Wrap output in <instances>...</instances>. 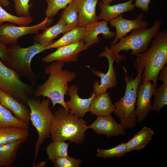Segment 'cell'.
<instances>
[{"label": "cell", "mask_w": 167, "mask_h": 167, "mask_svg": "<svg viewBox=\"0 0 167 167\" xmlns=\"http://www.w3.org/2000/svg\"><path fill=\"white\" fill-rule=\"evenodd\" d=\"M113 0H102V2L105 4L110 5Z\"/></svg>", "instance_id": "cell-39"}, {"label": "cell", "mask_w": 167, "mask_h": 167, "mask_svg": "<svg viewBox=\"0 0 167 167\" xmlns=\"http://www.w3.org/2000/svg\"><path fill=\"white\" fill-rule=\"evenodd\" d=\"M69 143L65 141H52L46 148L48 159L54 163L58 158L67 156Z\"/></svg>", "instance_id": "cell-26"}, {"label": "cell", "mask_w": 167, "mask_h": 167, "mask_svg": "<svg viewBox=\"0 0 167 167\" xmlns=\"http://www.w3.org/2000/svg\"><path fill=\"white\" fill-rule=\"evenodd\" d=\"M59 19L63 20L65 24L72 29L78 26V12L74 1L70 3L64 9Z\"/></svg>", "instance_id": "cell-28"}, {"label": "cell", "mask_w": 167, "mask_h": 167, "mask_svg": "<svg viewBox=\"0 0 167 167\" xmlns=\"http://www.w3.org/2000/svg\"><path fill=\"white\" fill-rule=\"evenodd\" d=\"M86 121L59 107L55 111L50 129L52 141L69 140L76 145L84 141L87 128Z\"/></svg>", "instance_id": "cell-3"}, {"label": "cell", "mask_w": 167, "mask_h": 167, "mask_svg": "<svg viewBox=\"0 0 167 167\" xmlns=\"http://www.w3.org/2000/svg\"><path fill=\"white\" fill-rule=\"evenodd\" d=\"M153 95L152 110L159 114L161 109L167 104V85L163 83L158 88H155Z\"/></svg>", "instance_id": "cell-29"}, {"label": "cell", "mask_w": 167, "mask_h": 167, "mask_svg": "<svg viewBox=\"0 0 167 167\" xmlns=\"http://www.w3.org/2000/svg\"><path fill=\"white\" fill-rule=\"evenodd\" d=\"M85 29L84 42L88 49L99 42L101 38L98 36L100 34H102L106 39H112L116 35V32L110 31L108 26V22L103 20L92 23L85 27Z\"/></svg>", "instance_id": "cell-16"}, {"label": "cell", "mask_w": 167, "mask_h": 167, "mask_svg": "<svg viewBox=\"0 0 167 167\" xmlns=\"http://www.w3.org/2000/svg\"><path fill=\"white\" fill-rule=\"evenodd\" d=\"M151 42L147 51L135 56L134 66L143 71L140 84L152 81L156 88L159 73L167 63V29L159 32Z\"/></svg>", "instance_id": "cell-2"}, {"label": "cell", "mask_w": 167, "mask_h": 167, "mask_svg": "<svg viewBox=\"0 0 167 167\" xmlns=\"http://www.w3.org/2000/svg\"><path fill=\"white\" fill-rule=\"evenodd\" d=\"M15 3V12L19 16L28 17L30 16L29 9L33 6L29 3L30 0H13Z\"/></svg>", "instance_id": "cell-34"}, {"label": "cell", "mask_w": 167, "mask_h": 167, "mask_svg": "<svg viewBox=\"0 0 167 167\" xmlns=\"http://www.w3.org/2000/svg\"><path fill=\"white\" fill-rule=\"evenodd\" d=\"M78 89L76 85H71L69 86L68 93L70 99L66 101V104L70 113L77 117L83 118L89 112L91 102L95 95L92 93L90 97L82 98L78 95Z\"/></svg>", "instance_id": "cell-15"}, {"label": "cell", "mask_w": 167, "mask_h": 167, "mask_svg": "<svg viewBox=\"0 0 167 167\" xmlns=\"http://www.w3.org/2000/svg\"><path fill=\"white\" fill-rule=\"evenodd\" d=\"M156 88L151 81L140 84L137 91L136 114L137 122L144 120L152 110L151 99Z\"/></svg>", "instance_id": "cell-12"}, {"label": "cell", "mask_w": 167, "mask_h": 167, "mask_svg": "<svg viewBox=\"0 0 167 167\" xmlns=\"http://www.w3.org/2000/svg\"><path fill=\"white\" fill-rule=\"evenodd\" d=\"M115 109L110 93L105 92L95 96L91 102L89 112L92 115L109 116L111 115Z\"/></svg>", "instance_id": "cell-20"}, {"label": "cell", "mask_w": 167, "mask_h": 167, "mask_svg": "<svg viewBox=\"0 0 167 167\" xmlns=\"http://www.w3.org/2000/svg\"><path fill=\"white\" fill-rule=\"evenodd\" d=\"M85 35V28L78 26L66 32L62 37L44 48V50L60 47L79 41H84Z\"/></svg>", "instance_id": "cell-24"}, {"label": "cell", "mask_w": 167, "mask_h": 167, "mask_svg": "<svg viewBox=\"0 0 167 167\" xmlns=\"http://www.w3.org/2000/svg\"><path fill=\"white\" fill-rule=\"evenodd\" d=\"M161 24V21L157 19L151 27L134 29L131 34L120 39L117 44L111 45L109 50L114 61L118 63L126 59L124 55H119L122 51L131 50V54L134 56L145 52L149 48L152 39L159 32Z\"/></svg>", "instance_id": "cell-4"}, {"label": "cell", "mask_w": 167, "mask_h": 167, "mask_svg": "<svg viewBox=\"0 0 167 167\" xmlns=\"http://www.w3.org/2000/svg\"><path fill=\"white\" fill-rule=\"evenodd\" d=\"M8 54V46L0 41V59L5 62L6 60Z\"/></svg>", "instance_id": "cell-36"}, {"label": "cell", "mask_w": 167, "mask_h": 167, "mask_svg": "<svg viewBox=\"0 0 167 167\" xmlns=\"http://www.w3.org/2000/svg\"><path fill=\"white\" fill-rule=\"evenodd\" d=\"M134 0H129L123 3H118L113 5L106 4L102 1L98 5L101 12L97 18L98 20L110 22L116 17L125 12L133 11L135 6L132 3Z\"/></svg>", "instance_id": "cell-19"}, {"label": "cell", "mask_w": 167, "mask_h": 167, "mask_svg": "<svg viewBox=\"0 0 167 167\" xmlns=\"http://www.w3.org/2000/svg\"><path fill=\"white\" fill-rule=\"evenodd\" d=\"M87 129H92L97 134L105 135L108 137L124 135L125 129L112 117L111 115L98 116Z\"/></svg>", "instance_id": "cell-14"}, {"label": "cell", "mask_w": 167, "mask_h": 167, "mask_svg": "<svg viewBox=\"0 0 167 167\" xmlns=\"http://www.w3.org/2000/svg\"><path fill=\"white\" fill-rule=\"evenodd\" d=\"M42 58L43 62L51 63L58 61L64 63L76 62L82 51L88 49L84 41H79L62 46Z\"/></svg>", "instance_id": "cell-11"}, {"label": "cell", "mask_w": 167, "mask_h": 167, "mask_svg": "<svg viewBox=\"0 0 167 167\" xmlns=\"http://www.w3.org/2000/svg\"><path fill=\"white\" fill-rule=\"evenodd\" d=\"M104 49V51L99 54V56L100 57H105L108 60L109 68L107 73H104L102 71L91 68L92 73L101 79L100 81H95L93 85V93L95 95L107 92L109 88L112 89L116 87L117 83L116 71L113 66L114 61L110 55L109 48L105 47Z\"/></svg>", "instance_id": "cell-10"}, {"label": "cell", "mask_w": 167, "mask_h": 167, "mask_svg": "<svg viewBox=\"0 0 167 167\" xmlns=\"http://www.w3.org/2000/svg\"><path fill=\"white\" fill-rule=\"evenodd\" d=\"M23 143L17 140L0 145V167L11 166L16 159L18 151Z\"/></svg>", "instance_id": "cell-25"}, {"label": "cell", "mask_w": 167, "mask_h": 167, "mask_svg": "<svg viewBox=\"0 0 167 167\" xmlns=\"http://www.w3.org/2000/svg\"><path fill=\"white\" fill-rule=\"evenodd\" d=\"M46 44L33 43L26 48L17 44L8 46V54L5 62L9 68L14 71L20 77L28 81L36 86L38 76L32 70V60L37 54L45 51Z\"/></svg>", "instance_id": "cell-5"}, {"label": "cell", "mask_w": 167, "mask_h": 167, "mask_svg": "<svg viewBox=\"0 0 167 167\" xmlns=\"http://www.w3.org/2000/svg\"><path fill=\"white\" fill-rule=\"evenodd\" d=\"M49 18L46 17L41 22L32 26H15L11 23L0 25V41L6 45L17 44L18 39L24 35L37 34L39 31L43 30L51 22Z\"/></svg>", "instance_id": "cell-9"}, {"label": "cell", "mask_w": 167, "mask_h": 167, "mask_svg": "<svg viewBox=\"0 0 167 167\" xmlns=\"http://www.w3.org/2000/svg\"><path fill=\"white\" fill-rule=\"evenodd\" d=\"M50 99L47 98L41 101L31 97L26 104L30 109V121L38 133L35 143L33 166L41 145L47 138H50V129L54 114L50 108Z\"/></svg>", "instance_id": "cell-7"}, {"label": "cell", "mask_w": 167, "mask_h": 167, "mask_svg": "<svg viewBox=\"0 0 167 167\" xmlns=\"http://www.w3.org/2000/svg\"><path fill=\"white\" fill-rule=\"evenodd\" d=\"M66 25L61 19L54 25L46 27L41 33L36 34L33 37V43L46 44L48 45L54 42L53 40L62 33H65L72 30Z\"/></svg>", "instance_id": "cell-21"}, {"label": "cell", "mask_w": 167, "mask_h": 167, "mask_svg": "<svg viewBox=\"0 0 167 167\" xmlns=\"http://www.w3.org/2000/svg\"><path fill=\"white\" fill-rule=\"evenodd\" d=\"M99 0H74L78 12V26L85 28L98 21L96 13Z\"/></svg>", "instance_id": "cell-18"}, {"label": "cell", "mask_w": 167, "mask_h": 167, "mask_svg": "<svg viewBox=\"0 0 167 167\" xmlns=\"http://www.w3.org/2000/svg\"><path fill=\"white\" fill-rule=\"evenodd\" d=\"M96 156L100 158L108 159L121 157L124 156L127 152L126 143H120L115 147L109 149H102L98 148Z\"/></svg>", "instance_id": "cell-31"}, {"label": "cell", "mask_w": 167, "mask_h": 167, "mask_svg": "<svg viewBox=\"0 0 167 167\" xmlns=\"http://www.w3.org/2000/svg\"><path fill=\"white\" fill-rule=\"evenodd\" d=\"M9 126L28 128L29 124L17 118L0 103V128Z\"/></svg>", "instance_id": "cell-27"}, {"label": "cell", "mask_w": 167, "mask_h": 167, "mask_svg": "<svg viewBox=\"0 0 167 167\" xmlns=\"http://www.w3.org/2000/svg\"><path fill=\"white\" fill-rule=\"evenodd\" d=\"M35 86L23 82L19 75L0 59V90L26 104L28 99L33 95Z\"/></svg>", "instance_id": "cell-8"}, {"label": "cell", "mask_w": 167, "mask_h": 167, "mask_svg": "<svg viewBox=\"0 0 167 167\" xmlns=\"http://www.w3.org/2000/svg\"><path fill=\"white\" fill-rule=\"evenodd\" d=\"M157 79L167 85V66H165L160 72Z\"/></svg>", "instance_id": "cell-37"}, {"label": "cell", "mask_w": 167, "mask_h": 167, "mask_svg": "<svg viewBox=\"0 0 167 167\" xmlns=\"http://www.w3.org/2000/svg\"><path fill=\"white\" fill-rule=\"evenodd\" d=\"M47 6L45 11L46 16L53 18L61 9H65L74 0H45Z\"/></svg>", "instance_id": "cell-32"}, {"label": "cell", "mask_w": 167, "mask_h": 167, "mask_svg": "<svg viewBox=\"0 0 167 167\" xmlns=\"http://www.w3.org/2000/svg\"><path fill=\"white\" fill-rule=\"evenodd\" d=\"M122 68L125 74L124 80L126 84V90L124 96L115 102L113 113L120 119V124L125 129H131L135 126L137 122L135 105L143 71L137 70V75L135 78L129 77L126 70L124 66Z\"/></svg>", "instance_id": "cell-6"}, {"label": "cell", "mask_w": 167, "mask_h": 167, "mask_svg": "<svg viewBox=\"0 0 167 167\" xmlns=\"http://www.w3.org/2000/svg\"><path fill=\"white\" fill-rule=\"evenodd\" d=\"M9 4V0H0V4L2 6L6 7Z\"/></svg>", "instance_id": "cell-38"}, {"label": "cell", "mask_w": 167, "mask_h": 167, "mask_svg": "<svg viewBox=\"0 0 167 167\" xmlns=\"http://www.w3.org/2000/svg\"><path fill=\"white\" fill-rule=\"evenodd\" d=\"M155 134L151 128L146 126L143 127L126 143L127 152L139 151L145 148L151 141Z\"/></svg>", "instance_id": "cell-22"}, {"label": "cell", "mask_w": 167, "mask_h": 167, "mask_svg": "<svg viewBox=\"0 0 167 167\" xmlns=\"http://www.w3.org/2000/svg\"><path fill=\"white\" fill-rule=\"evenodd\" d=\"M82 161L68 155L57 158L54 163V167H79Z\"/></svg>", "instance_id": "cell-33"}, {"label": "cell", "mask_w": 167, "mask_h": 167, "mask_svg": "<svg viewBox=\"0 0 167 167\" xmlns=\"http://www.w3.org/2000/svg\"><path fill=\"white\" fill-rule=\"evenodd\" d=\"M29 135L28 128L9 126L0 128V145L21 140L24 143Z\"/></svg>", "instance_id": "cell-23"}, {"label": "cell", "mask_w": 167, "mask_h": 167, "mask_svg": "<svg viewBox=\"0 0 167 167\" xmlns=\"http://www.w3.org/2000/svg\"><path fill=\"white\" fill-rule=\"evenodd\" d=\"M143 14L141 13L135 19L130 20L124 18L121 14L111 21V26L114 27L116 29L115 38L111 45L117 44L119 40L134 29L147 28L148 23L146 20H143Z\"/></svg>", "instance_id": "cell-13"}, {"label": "cell", "mask_w": 167, "mask_h": 167, "mask_svg": "<svg viewBox=\"0 0 167 167\" xmlns=\"http://www.w3.org/2000/svg\"><path fill=\"white\" fill-rule=\"evenodd\" d=\"M64 63L54 62L45 68L44 72L49 76L45 82L35 88L33 96L48 98L52 102L53 107L59 104L68 112L70 110L66 106L64 97L68 93V83L75 79L76 75L74 71L63 70Z\"/></svg>", "instance_id": "cell-1"}, {"label": "cell", "mask_w": 167, "mask_h": 167, "mask_svg": "<svg viewBox=\"0 0 167 167\" xmlns=\"http://www.w3.org/2000/svg\"><path fill=\"white\" fill-rule=\"evenodd\" d=\"M33 21L31 16L20 17L14 15L5 10L0 4V25L5 22H8L19 26H28Z\"/></svg>", "instance_id": "cell-30"}, {"label": "cell", "mask_w": 167, "mask_h": 167, "mask_svg": "<svg viewBox=\"0 0 167 167\" xmlns=\"http://www.w3.org/2000/svg\"><path fill=\"white\" fill-rule=\"evenodd\" d=\"M151 0H135V7L140 8L143 12H147L149 9V4Z\"/></svg>", "instance_id": "cell-35"}, {"label": "cell", "mask_w": 167, "mask_h": 167, "mask_svg": "<svg viewBox=\"0 0 167 167\" xmlns=\"http://www.w3.org/2000/svg\"><path fill=\"white\" fill-rule=\"evenodd\" d=\"M0 103L17 118L29 124L30 109L23 104L7 93L0 90Z\"/></svg>", "instance_id": "cell-17"}]
</instances>
